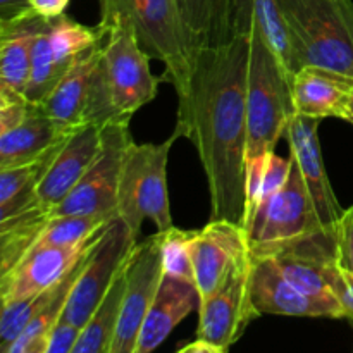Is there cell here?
Listing matches in <instances>:
<instances>
[{
  "label": "cell",
  "instance_id": "obj_1",
  "mask_svg": "<svg viewBox=\"0 0 353 353\" xmlns=\"http://www.w3.org/2000/svg\"><path fill=\"white\" fill-rule=\"evenodd\" d=\"M248 38L193 55L176 128L195 145L210 193V217L245 224Z\"/></svg>",
  "mask_w": 353,
  "mask_h": 353
},
{
  "label": "cell",
  "instance_id": "obj_2",
  "mask_svg": "<svg viewBox=\"0 0 353 353\" xmlns=\"http://www.w3.org/2000/svg\"><path fill=\"white\" fill-rule=\"evenodd\" d=\"M99 24L107 34L90 85L83 124L105 128L130 123L134 112L155 99L164 78L152 74L150 55L126 17L117 16Z\"/></svg>",
  "mask_w": 353,
  "mask_h": 353
},
{
  "label": "cell",
  "instance_id": "obj_3",
  "mask_svg": "<svg viewBox=\"0 0 353 353\" xmlns=\"http://www.w3.org/2000/svg\"><path fill=\"white\" fill-rule=\"evenodd\" d=\"M238 37L248 38L247 159H250L274 152L278 141L285 138L290 119L295 116L293 78L250 17L243 19Z\"/></svg>",
  "mask_w": 353,
  "mask_h": 353
},
{
  "label": "cell",
  "instance_id": "obj_4",
  "mask_svg": "<svg viewBox=\"0 0 353 353\" xmlns=\"http://www.w3.org/2000/svg\"><path fill=\"white\" fill-rule=\"evenodd\" d=\"M302 68L324 65L353 78L352 0H278Z\"/></svg>",
  "mask_w": 353,
  "mask_h": 353
},
{
  "label": "cell",
  "instance_id": "obj_5",
  "mask_svg": "<svg viewBox=\"0 0 353 353\" xmlns=\"http://www.w3.org/2000/svg\"><path fill=\"white\" fill-rule=\"evenodd\" d=\"M100 21L126 17L140 45L165 65L162 78L171 83L178 99L186 95L193 65V50L183 26L178 0H99Z\"/></svg>",
  "mask_w": 353,
  "mask_h": 353
},
{
  "label": "cell",
  "instance_id": "obj_6",
  "mask_svg": "<svg viewBox=\"0 0 353 353\" xmlns=\"http://www.w3.org/2000/svg\"><path fill=\"white\" fill-rule=\"evenodd\" d=\"M178 138L181 133L174 130L162 143H134L133 140L124 154L117 216L134 238H140L145 221H152L157 231L174 226L168 190V161Z\"/></svg>",
  "mask_w": 353,
  "mask_h": 353
},
{
  "label": "cell",
  "instance_id": "obj_7",
  "mask_svg": "<svg viewBox=\"0 0 353 353\" xmlns=\"http://www.w3.org/2000/svg\"><path fill=\"white\" fill-rule=\"evenodd\" d=\"M319 233L327 231L321 224L312 196L293 161L286 185L261 207L247 231L250 255L264 257L278 248Z\"/></svg>",
  "mask_w": 353,
  "mask_h": 353
},
{
  "label": "cell",
  "instance_id": "obj_8",
  "mask_svg": "<svg viewBox=\"0 0 353 353\" xmlns=\"http://www.w3.org/2000/svg\"><path fill=\"white\" fill-rule=\"evenodd\" d=\"M137 243L138 238L133 236L121 219L110 221L103 228L69 293L62 319L78 330H83L88 324L105 300Z\"/></svg>",
  "mask_w": 353,
  "mask_h": 353
},
{
  "label": "cell",
  "instance_id": "obj_9",
  "mask_svg": "<svg viewBox=\"0 0 353 353\" xmlns=\"http://www.w3.org/2000/svg\"><path fill=\"white\" fill-rule=\"evenodd\" d=\"M133 141L130 123L109 124L102 131V150L76 188L55 207V216H97L119 219L117 192L124 154Z\"/></svg>",
  "mask_w": 353,
  "mask_h": 353
},
{
  "label": "cell",
  "instance_id": "obj_10",
  "mask_svg": "<svg viewBox=\"0 0 353 353\" xmlns=\"http://www.w3.org/2000/svg\"><path fill=\"white\" fill-rule=\"evenodd\" d=\"M161 279V234L155 233L147 240L138 241L128 259L126 286L117 314L112 353H134L137 350L145 317Z\"/></svg>",
  "mask_w": 353,
  "mask_h": 353
},
{
  "label": "cell",
  "instance_id": "obj_11",
  "mask_svg": "<svg viewBox=\"0 0 353 353\" xmlns=\"http://www.w3.org/2000/svg\"><path fill=\"white\" fill-rule=\"evenodd\" d=\"M250 264L248 254L212 295L200 300L196 340L230 350L248 324L261 317L250 299Z\"/></svg>",
  "mask_w": 353,
  "mask_h": 353
},
{
  "label": "cell",
  "instance_id": "obj_12",
  "mask_svg": "<svg viewBox=\"0 0 353 353\" xmlns=\"http://www.w3.org/2000/svg\"><path fill=\"white\" fill-rule=\"evenodd\" d=\"M264 257L271 259L279 272L305 295L340 303L334 293V283L340 276L336 264V233L314 234Z\"/></svg>",
  "mask_w": 353,
  "mask_h": 353
},
{
  "label": "cell",
  "instance_id": "obj_13",
  "mask_svg": "<svg viewBox=\"0 0 353 353\" xmlns=\"http://www.w3.org/2000/svg\"><path fill=\"white\" fill-rule=\"evenodd\" d=\"M195 286L200 300L212 295L228 279L234 268L248 257V234L241 224L233 221H210L202 230H195L190 240Z\"/></svg>",
  "mask_w": 353,
  "mask_h": 353
},
{
  "label": "cell",
  "instance_id": "obj_14",
  "mask_svg": "<svg viewBox=\"0 0 353 353\" xmlns=\"http://www.w3.org/2000/svg\"><path fill=\"white\" fill-rule=\"evenodd\" d=\"M321 121L323 119H312L295 114L285 131V140L288 143L290 155L299 165L300 174L312 196L321 224L327 233L334 234L343 216V209L334 195L333 185L327 178L326 165H324L319 140Z\"/></svg>",
  "mask_w": 353,
  "mask_h": 353
},
{
  "label": "cell",
  "instance_id": "obj_15",
  "mask_svg": "<svg viewBox=\"0 0 353 353\" xmlns=\"http://www.w3.org/2000/svg\"><path fill=\"white\" fill-rule=\"evenodd\" d=\"M100 233L76 247L33 248L16 268L0 276L2 303L38 296L57 286L95 247Z\"/></svg>",
  "mask_w": 353,
  "mask_h": 353
},
{
  "label": "cell",
  "instance_id": "obj_16",
  "mask_svg": "<svg viewBox=\"0 0 353 353\" xmlns=\"http://www.w3.org/2000/svg\"><path fill=\"white\" fill-rule=\"evenodd\" d=\"M252 257L250 264V299L255 310L261 316H288V317H327L345 319L340 303L324 302L300 292L293 286L279 269L268 257Z\"/></svg>",
  "mask_w": 353,
  "mask_h": 353
},
{
  "label": "cell",
  "instance_id": "obj_17",
  "mask_svg": "<svg viewBox=\"0 0 353 353\" xmlns=\"http://www.w3.org/2000/svg\"><path fill=\"white\" fill-rule=\"evenodd\" d=\"M103 128L86 124L72 131L59 148L37 188L38 207L50 216L52 210L76 188L102 150Z\"/></svg>",
  "mask_w": 353,
  "mask_h": 353
},
{
  "label": "cell",
  "instance_id": "obj_18",
  "mask_svg": "<svg viewBox=\"0 0 353 353\" xmlns=\"http://www.w3.org/2000/svg\"><path fill=\"white\" fill-rule=\"evenodd\" d=\"M292 93L295 114L312 119H341L353 93V78L324 65L307 64L293 76Z\"/></svg>",
  "mask_w": 353,
  "mask_h": 353
},
{
  "label": "cell",
  "instance_id": "obj_19",
  "mask_svg": "<svg viewBox=\"0 0 353 353\" xmlns=\"http://www.w3.org/2000/svg\"><path fill=\"white\" fill-rule=\"evenodd\" d=\"M200 307L199 290L193 283L162 274L150 303L134 353H154L183 319Z\"/></svg>",
  "mask_w": 353,
  "mask_h": 353
},
{
  "label": "cell",
  "instance_id": "obj_20",
  "mask_svg": "<svg viewBox=\"0 0 353 353\" xmlns=\"http://www.w3.org/2000/svg\"><path fill=\"white\" fill-rule=\"evenodd\" d=\"M103 40L105 37L71 65V69L62 76L61 81L43 100L37 102L38 109L61 126L69 128V130H78L85 126L83 117H85L86 102H88L90 85H92L93 72L102 55Z\"/></svg>",
  "mask_w": 353,
  "mask_h": 353
},
{
  "label": "cell",
  "instance_id": "obj_21",
  "mask_svg": "<svg viewBox=\"0 0 353 353\" xmlns=\"http://www.w3.org/2000/svg\"><path fill=\"white\" fill-rule=\"evenodd\" d=\"M72 131L55 123L33 103L30 114L17 126L0 133V169L34 162L52 147L68 140Z\"/></svg>",
  "mask_w": 353,
  "mask_h": 353
},
{
  "label": "cell",
  "instance_id": "obj_22",
  "mask_svg": "<svg viewBox=\"0 0 353 353\" xmlns=\"http://www.w3.org/2000/svg\"><path fill=\"white\" fill-rule=\"evenodd\" d=\"M178 7L193 55L236 38L241 0H178Z\"/></svg>",
  "mask_w": 353,
  "mask_h": 353
},
{
  "label": "cell",
  "instance_id": "obj_23",
  "mask_svg": "<svg viewBox=\"0 0 353 353\" xmlns=\"http://www.w3.org/2000/svg\"><path fill=\"white\" fill-rule=\"evenodd\" d=\"M41 19L38 14H31L16 23L0 24V88L26 95Z\"/></svg>",
  "mask_w": 353,
  "mask_h": 353
},
{
  "label": "cell",
  "instance_id": "obj_24",
  "mask_svg": "<svg viewBox=\"0 0 353 353\" xmlns=\"http://www.w3.org/2000/svg\"><path fill=\"white\" fill-rule=\"evenodd\" d=\"M64 141L52 147L47 154L34 162L10 169H0V221L16 217L28 210L40 209L37 188Z\"/></svg>",
  "mask_w": 353,
  "mask_h": 353
},
{
  "label": "cell",
  "instance_id": "obj_25",
  "mask_svg": "<svg viewBox=\"0 0 353 353\" xmlns=\"http://www.w3.org/2000/svg\"><path fill=\"white\" fill-rule=\"evenodd\" d=\"M245 17H250L254 21L255 26L261 30L268 43L272 47V50L281 59L288 74L293 78L296 71L302 68V62H300L295 47H293L292 37H290L288 28H286L285 16H283L278 0H241L236 37Z\"/></svg>",
  "mask_w": 353,
  "mask_h": 353
},
{
  "label": "cell",
  "instance_id": "obj_26",
  "mask_svg": "<svg viewBox=\"0 0 353 353\" xmlns=\"http://www.w3.org/2000/svg\"><path fill=\"white\" fill-rule=\"evenodd\" d=\"M126 264L114 281L112 288L109 290L99 310L93 314L88 324L79 330L71 353H112L117 314H119V305L123 300L124 286H126Z\"/></svg>",
  "mask_w": 353,
  "mask_h": 353
},
{
  "label": "cell",
  "instance_id": "obj_27",
  "mask_svg": "<svg viewBox=\"0 0 353 353\" xmlns=\"http://www.w3.org/2000/svg\"><path fill=\"white\" fill-rule=\"evenodd\" d=\"M50 216L41 209L0 221V276L16 268L37 243Z\"/></svg>",
  "mask_w": 353,
  "mask_h": 353
},
{
  "label": "cell",
  "instance_id": "obj_28",
  "mask_svg": "<svg viewBox=\"0 0 353 353\" xmlns=\"http://www.w3.org/2000/svg\"><path fill=\"white\" fill-rule=\"evenodd\" d=\"M88 254H86V257H88ZM86 257L83 259V261L79 262V264L76 265V268L72 269V271L69 272L54 290H52L50 296H48V300L45 302V305L38 310L37 316L30 321V324L24 327V331L19 334V338L10 345V348L6 353H26L37 341L50 336L52 330H54V326L57 324V321L61 319L62 312H64L68 296L69 293H71L72 286H74L76 279H78L79 272H81Z\"/></svg>",
  "mask_w": 353,
  "mask_h": 353
},
{
  "label": "cell",
  "instance_id": "obj_29",
  "mask_svg": "<svg viewBox=\"0 0 353 353\" xmlns=\"http://www.w3.org/2000/svg\"><path fill=\"white\" fill-rule=\"evenodd\" d=\"M110 219L97 216H55L48 219L33 248L40 247H76L92 240ZM31 248V250H33ZM30 250V252H31Z\"/></svg>",
  "mask_w": 353,
  "mask_h": 353
},
{
  "label": "cell",
  "instance_id": "obj_30",
  "mask_svg": "<svg viewBox=\"0 0 353 353\" xmlns=\"http://www.w3.org/2000/svg\"><path fill=\"white\" fill-rule=\"evenodd\" d=\"M157 233L161 234L162 274L195 285L192 252H190L193 231L172 226L168 231H157Z\"/></svg>",
  "mask_w": 353,
  "mask_h": 353
},
{
  "label": "cell",
  "instance_id": "obj_31",
  "mask_svg": "<svg viewBox=\"0 0 353 353\" xmlns=\"http://www.w3.org/2000/svg\"><path fill=\"white\" fill-rule=\"evenodd\" d=\"M52 290H48V292L41 293L38 296H31V299L14 300V302L2 303V317H0V353H6L10 348V345L19 338L24 327L37 316L38 310L45 305V302L50 296Z\"/></svg>",
  "mask_w": 353,
  "mask_h": 353
},
{
  "label": "cell",
  "instance_id": "obj_32",
  "mask_svg": "<svg viewBox=\"0 0 353 353\" xmlns=\"http://www.w3.org/2000/svg\"><path fill=\"white\" fill-rule=\"evenodd\" d=\"M269 154L257 155L247 159V171H245V231L250 230L255 216L262 205V186H264L265 171L269 164Z\"/></svg>",
  "mask_w": 353,
  "mask_h": 353
},
{
  "label": "cell",
  "instance_id": "obj_33",
  "mask_svg": "<svg viewBox=\"0 0 353 353\" xmlns=\"http://www.w3.org/2000/svg\"><path fill=\"white\" fill-rule=\"evenodd\" d=\"M336 264L341 271L353 276V205L343 210L336 228Z\"/></svg>",
  "mask_w": 353,
  "mask_h": 353
},
{
  "label": "cell",
  "instance_id": "obj_34",
  "mask_svg": "<svg viewBox=\"0 0 353 353\" xmlns=\"http://www.w3.org/2000/svg\"><path fill=\"white\" fill-rule=\"evenodd\" d=\"M78 334V327L72 326L71 323H68V321L61 317L54 326V330H52L50 336H48L45 353H71L72 345H74Z\"/></svg>",
  "mask_w": 353,
  "mask_h": 353
},
{
  "label": "cell",
  "instance_id": "obj_35",
  "mask_svg": "<svg viewBox=\"0 0 353 353\" xmlns=\"http://www.w3.org/2000/svg\"><path fill=\"white\" fill-rule=\"evenodd\" d=\"M334 293H336L338 300L341 303L345 319L353 326V276L347 274L340 269V276L334 283Z\"/></svg>",
  "mask_w": 353,
  "mask_h": 353
},
{
  "label": "cell",
  "instance_id": "obj_36",
  "mask_svg": "<svg viewBox=\"0 0 353 353\" xmlns=\"http://www.w3.org/2000/svg\"><path fill=\"white\" fill-rule=\"evenodd\" d=\"M37 14L31 9L30 0H0V24L16 23Z\"/></svg>",
  "mask_w": 353,
  "mask_h": 353
},
{
  "label": "cell",
  "instance_id": "obj_37",
  "mask_svg": "<svg viewBox=\"0 0 353 353\" xmlns=\"http://www.w3.org/2000/svg\"><path fill=\"white\" fill-rule=\"evenodd\" d=\"M71 0H30L31 9L41 17H59Z\"/></svg>",
  "mask_w": 353,
  "mask_h": 353
},
{
  "label": "cell",
  "instance_id": "obj_38",
  "mask_svg": "<svg viewBox=\"0 0 353 353\" xmlns=\"http://www.w3.org/2000/svg\"><path fill=\"white\" fill-rule=\"evenodd\" d=\"M193 353H228L226 348L216 347V345L205 343V341L195 340V348H193Z\"/></svg>",
  "mask_w": 353,
  "mask_h": 353
},
{
  "label": "cell",
  "instance_id": "obj_39",
  "mask_svg": "<svg viewBox=\"0 0 353 353\" xmlns=\"http://www.w3.org/2000/svg\"><path fill=\"white\" fill-rule=\"evenodd\" d=\"M47 343H48V336L43 338V340L37 341V343L33 345V347L30 348L26 353H45V348H47Z\"/></svg>",
  "mask_w": 353,
  "mask_h": 353
},
{
  "label": "cell",
  "instance_id": "obj_40",
  "mask_svg": "<svg viewBox=\"0 0 353 353\" xmlns=\"http://www.w3.org/2000/svg\"><path fill=\"white\" fill-rule=\"evenodd\" d=\"M341 119L353 124V93H352L350 100H348V105H347V109H345V114H343V117H341Z\"/></svg>",
  "mask_w": 353,
  "mask_h": 353
},
{
  "label": "cell",
  "instance_id": "obj_41",
  "mask_svg": "<svg viewBox=\"0 0 353 353\" xmlns=\"http://www.w3.org/2000/svg\"><path fill=\"white\" fill-rule=\"evenodd\" d=\"M193 348H195V341H193V343H188L186 347L179 348V350L176 353H193Z\"/></svg>",
  "mask_w": 353,
  "mask_h": 353
}]
</instances>
